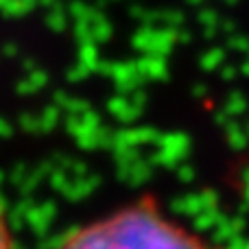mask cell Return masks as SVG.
Here are the masks:
<instances>
[{"label": "cell", "mask_w": 249, "mask_h": 249, "mask_svg": "<svg viewBox=\"0 0 249 249\" xmlns=\"http://www.w3.org/2000/svg\"><path fill=\"white\" fill-rule=\"evenodd\" d=\"M57 249H219L164 214L151 197L72 232Z\"/></svg>", "instance_id": "cell-1"}, {"label": "cell", "mask_w": 249, "mask_h": 249, "mask_svg": "<svg viewBox=\"0 0 249 249\" xmlns=\"http://www.w3.org/2000/svg\"><path fill=\"white\" fill-rule=\"evenodd\" d=\"M0 249H16V241H13V234L2 212H0Z\"/></svg>", "instance_id": "cell-2"}]
</instances>
